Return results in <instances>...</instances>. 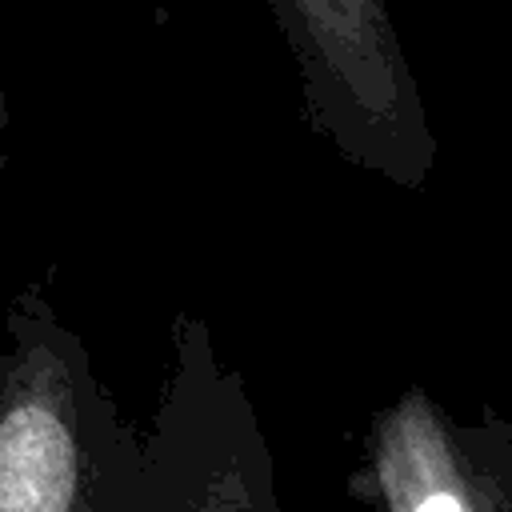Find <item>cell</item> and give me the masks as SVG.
<instances>
[{
  "label": "cell",
  "instance_id": "cell-1",
  "mask_svg": "<svg viewBox=\"0 0 512 512\" xmlns=\"http://www.w3.org/2000/svg\"><path fill=\"white\" fill-rule=\"evenodd\" d=\"M300 80V124L340 160L420 192L436 136L384 0H268Z\"/></svg>",
  "mask_w": 512,
  "mask_h": 512
},
{
  "label": "cell",
  "instance_id": "cell-2",
  "mask_svg": "<svg viewBox=\"0 0 512 512\" xmlns=\"http://www.w3.org/2000/svg\"><path fill=\"white\" fill-rule=\"evenodd\" d=\"M0 356V512H72L88 364L32 284L8 308Z\"/></svg>",
  "mask_w": 512,
  "mask_h": 512
},
{
  "label": "cell",
  "instance_id": "cell-3",
  "mask_svg": "<svg viewBox=\"0 0 512 512\" xmlns=\"http://www.w3.org/2000/svg\"><path fill=\"white\" fill-rule=\"evenodd\" d=\"M412 512H472L452 488H428L416 504H412Z\"/></svg>",
  "mask_w": 512,
  "mask_h": 512
},
{
  "label": "cell",
  "instance_id": "cell-4",
  "mask_svg": "<svg viewBox=\"0 0 512 512\" xmlns=\"http://www.w3.org/2000/svg\"><path fill=\"white\" fill-rule=\"evenodd\" d=\"M8 128V104H4V92H0V136ZM0 172H4V148H0Z\"/></svg>",
  "mask_w": 512,
  "mask_h": 512
}]
</instances>
